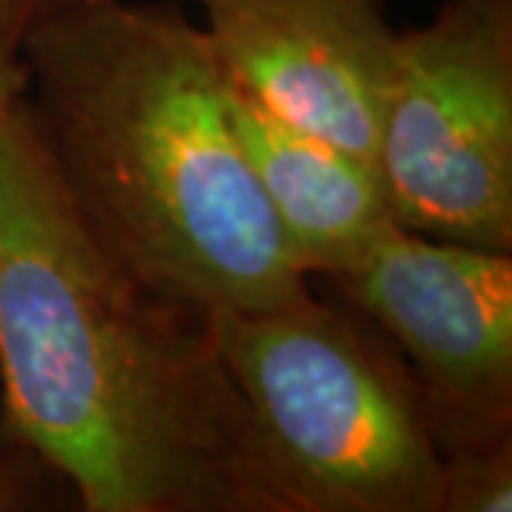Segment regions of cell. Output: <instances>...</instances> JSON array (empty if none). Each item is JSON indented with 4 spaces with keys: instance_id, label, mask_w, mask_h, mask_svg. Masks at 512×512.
<instances>
[{
    "instance_id": "8",
    "label": "cell",
    "mask_w": 512,
    "mask_h": 512,
    "mask_svg": "<svg viewBox=\"0 0 512 512\" xmlns=\"http://www.w3.org/2000/svg\"><path fill=\"white\" fill-rule=\"evenodd\" d=\"M512 441L441 456L439 512H510Z\"/></svg>"
},
{
    "instance_id": "6",
    "label": "cell",
    "mask_w": 512,
    "mask_h": 512,
    "mask_svg": "<svg viewBox=\"0 0 512 512\" xmlns=\"http://www.w3.org/2000/svg\"><path fill=\"white\" fill-rule=\"evenodd\" d=\"M222 77L279 123L376 163L396 29L382 0H197Z\"/></svg>"
},
{
    "instance_id": "1",
    "label": "cell",
    "mask_w": 512,
    "mask_h": 512,
    "mask_svg": "<svg viewBox=\"0 0 512 512\" xmlns=\"http://www.w3.org/2000/svg\"><path fill=\"white\" fill-rule=\"evenodd\" d=\"M0 433V510L46 476L86 512H299L211 313L106 251L26 100L0 128Z\"/></svg>"
},
{
    "instance_id": "7",
    "label": "cell",
    "mask_w": 512,
    "mask_h": 512,
    "mask_svg": "<svg viewBox=\"0 0 512 512\" xmlns=\"http://www.w3.org/2000/svg\"><path fill=\"white\" fill-rule=\"evenodd\" d=\"M228 100L256 185L305 274L336 276L399 225L376 163L279 123L231 86Z\"/></svg>"
},
{
    "instance_id": "2",
    "label": "cell",
    "mask_w": 512,
    "mask_h": 512,
    "mask_svg": "<svg viewBox=\"0 0 512 512\" xmlns=\"http://www.w3.org/2000/svg\"><path fill=\"white\" fill-rule=\"evenodd\" d=\"M57 180L114 259L214 311L311 291L239 146L202 26L165 6L80 0L20 46Z\"/></svg>"
},
{
    "instance_id": "11",
    "label": "cell",
    "mask_w": 512,
    "mask_h": 512,
    "mask_svg": "<svg viewBox=\"0 0 512 512\" xmlns=\"http://www.w3.org/2000/svg\"><path fill=\"white\" fill-rule=\"evenodd\" d=\"M0 456H3V433H0Z\"/></svg>"
},
{
    "instance_id": "4",
    "label": "cell",
    "mask_w": 512,
    "mask_h": 512,
    "mask_svg": "<svg viewBox=\"0 0 512 512\" xmlns=\"http://www.w3.org/2000/svg\"><path fill=\"white\" fill-rule=\"evenodd\" d=\"M376 168L402 228L512 251V0H441L396 35Z\"/></svg>"
},
{
    "instance_id": "3",
    "label": "cell",
    "mask_w": 512,
    "mask_h": 512,
    "mask_svg": "<svg viewBox=\"0 0 512 512\" xmlns=\"http://www.w3.org/2000/svg\"><path fill=\"white\" fill-rule=\"evenodd\" d=\"M220 359L299 512H439L441 450L399 350L313 291L214 311Z\"/></svg>"
},
{
    "instance_id": "9",
    "label": "cell",
    "mask_w": 512,
    "mask_h": 512,
    "mask_svg": "<svg viewBox=\"0 0 512 512\" xmlns=\"http://www.w3.org/2000/svg\"><path fill=\"white\" fill-rule=\"evenodd\" d=\"M80 0H0V43L20 55L23 40L35 32L43 20L69 9Z\"/></svg>"
},
{
    "instance_id": "5",
    "label": "cell",
    "mask_w": 512,
    "mask_h": 512,
    "mask_svg": "<svg viewBox=\"0 0 512 512\" xmlns=\"http://www.w3.org/2000/svg\"><path fill=\"white\" fill-rule=\"evenodd\" d=\"M328 282L399 350L441 456L512 441V251L396 225Z\"/></svg>"
},
{
    "instance_id": "10",
    "label": "cell",
    "mask_w": 512,
    "mask_h": 512,
    "mask_svg": "<svg viewBox=\"0 0 512 512\" xmlns=\"http://www.w3.org/2000/svg\"><path fill=\"white\" fill-rule=\"evenodd\" d=\"M26 100V66L0 43V128Z\"/></svg>"
}]
</instances>
